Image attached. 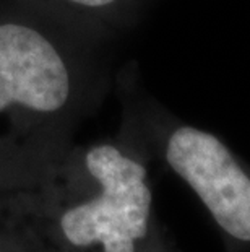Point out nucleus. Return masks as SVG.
I'll return each instance as SVG.
<instances>
[{
  "instance_id": "obj_5",
  "label": "nucleus",
  "mask_w": 250,
  "mask_h": 252,
  "mask_svg": "<svg viewBox=\"0 0 250 252\" xmlns=\"http://www.w3.org/2000/svg\"><path fill=\"white\" fill-rule=\"evenodd\" d=\"M73 28L109 42L138 20L150 0H25Z\"/></svg>"
},
{
  "instance_id": "obj_1",
  "label": "nucleus",
  "mask_w": 250,
  "mask_h": 252,
  "mask_svg": "<svg viewBox=\"0 0 250 252\" xmlns=\"http://www.w3.org/2000/svg\"><path fill=\"white\" fill-rule=\"evenodd\" d=\"M106 41L25 0H0V192L36 186L109 88Z\"/></svg>"
},
{
  "instance_id": "obj_3",
  "label": "nucleus",
  "mask_w": 250,
  "mask_h": 252,
  "mask_svg": "<svg viewBox=\"0 0 250 252\" xmlns=\"http://www.w3.org/2000/svg\"><path fill=\"white\" fill-rule=\"evenodd\" d=\"M122 127L182 179L210 213L227 251H250V166L215 133L190 126L141 90L129 68L119 75Z\"/></svg>"
},
{
  "instance_id": "obj_4",
  "label": "nucleus",
  "mask_w": 250,
  "mask_h": 252,
  "mask_svg": "<svg viewBox=\"0 0 250 252\" xmlns=\"http://www.w3.org/2000/svg\"><path fill=\"white\" fill-rule=\"evenodd\" d=\"M0 252H70L25 190L0 192Z\"/></svg>"
},
{
  "instance_id": "obj_2",
  "label": "nucleus",
  "mask_w": 250,
  "mask_h": 252,
  "mask_svg": "<svg viewBox=\"0 0 250 252\" xmlns=\"http://www.w3.org/2000/svg\"><path fill=\"white\" fill-rule=\"evenodd\" d=\"M151 159L129 130L75 143L23 189L70 252H180L154 212Z\"/></svg>"
}]
</instances>
